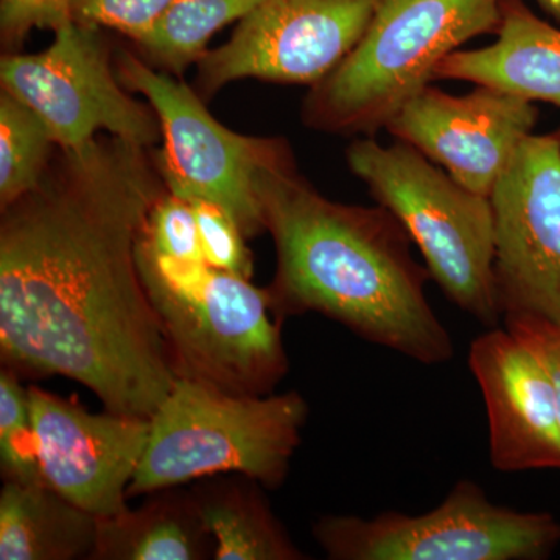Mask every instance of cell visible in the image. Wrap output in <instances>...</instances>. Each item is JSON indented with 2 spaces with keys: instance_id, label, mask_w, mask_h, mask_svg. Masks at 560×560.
<instances>
[{
  "instance_id": "cell-1",
  "label": "cell",
  "mask_w": 560,
  "mask_h": 560,
  "mask_svg": "<svg viewBox=\"0 0 560 560\" xmlns=\"http://www.w3.org/2000/svg\"><path fill=\"white\" fill-rule=\"evenodd\" d=\"M147 150L109 135L60 150L0 220L2 368L60 375L105 410L143 419L178 378L138 264L168 190Z\"/></svg>"
},
{
  "instance_id": "cell-2",
  "label": "cell",
  "mask_w": 560,
  "mask_h": 560,
  "mask_svg": "<svg viewBox=\"0 0 560 560\" xmlns=\"http://www.w3.org/2000/svg\"><path fill=\"white\" fill-rule=\"evenodd\" d=\"M259 198L278 257L267 290L280 319L319 313L419 363L452 359L451 335L427 300L430 272L388 209L329 200L294 158L265 168Z\"/></svg>"
},
{
  "instance_id": "cell-3",
  "label": "cell",
  "mask_w": 560,
  "mask_h": 560,
  "mask_svg": "<svg viewBox=\"0 0 560 560\" xmlns=\"http://www.w3.org/2000/svg\"><path fill=\"white\" fill-rule=\"evenodd\" d=\"M503 0H381L363 39L311 88L302 121L311 130L374 138L434 81L448 55L495 35Z\"/></svg>"
},
{
  "instance_id": "cell-4",
  "label": "cell",
  "mask_w": 560,
  "mask_h": 560,
  "mask_svg": "<svg viewBox=\"0 0 560 560\" xmlns=\"http://www.w3.org/2000/svg\"><path fill=\"white\" fill-rule=\"evenodd\" d=\"M140 276L176 377L232 394H271L289 372L282 319L250 279L138 245Z\"/></svg>"
},
{
  "instance_id": "cell-5",
  "label": "cell",
  "mask_w": 560,
  "mask_h": 560,
  "mask_svg": "<svg viewBox=\"0 0 560 560\" xmlns=\"http://www.w3.org/2000/svg\"><path fill=\"white\" fill-rule=\"evenodd\" d=\"M308 405L298 390L246 396L178 377L154 415L128 497L243 475L264 488L285 481Z\"/></svg>"
},
{
  "instance_id": "cell-6",
  "label": "cell",
  "mask_w": 560,
  "mask_h": 560,
  "mask_svg": "<svg viewBox=\"0 0 560 560\" xmlns=\"http://www.w3.org/2000/svg\"><path fill=\"white\" fill-rule=\"evenodd\" d=\"M346 162L371 197L400 221L431 279L460 311L488 327L501 318L495 223L490 198L460 186L440 165L397 140H353Z\"/></svg>"
},
{
  "instance_id": "cell-7",
  "label": "cell",
  "mask_w": 560,
  "mask_h": 560,
  "mask_svg": "<svg viewBox=\"0 0 560 560\" xmlns=\"http://www.w3.org/2000/svg\"><path fill=\"white\" fill-rule=\"evenodd\" d=\"M117 77L143 95L158 114L162 149L158 168L168 191L189 201H209L226 210L246 238L265 228L259 179L265 168L294 158L285 139L250 138L221 125L197 91L150 68L131 51H120Z\"/></svg>"
},
{
  "instance_id": "cell-8",
  "label": "cell",
  "mask_w": 560,
  "mask_h": 560,
  "mask_svg": "<svg viewBox=\"0 0 560 560\" xmlns=\"http://www.w3.org/2000/svg\"><path fill=\"white\" fill-rule=\"evenodd\" d=\"M313 534L334 560H541L560 545V522L500 506L480 486L459 481L425 514L329 515Z\"/></svg>"
},
{
  "instance_id": "cell-9",
  "label": "cell",
  "mask_w": 560,
  "mask_h": 560,
  "mask_svg": "<svg viewBox=\"0 0 560 560\" xmlns=\"http://www.w3.org/2000/svg\"><path fill=\"white\" fill-rule=\"evenodd\" d=\"M97 28L72 20L46 50L3 55L2 91L38 114L58 150L81 149L103 132L150 149L162 139L158 114L121 84Z\"/></svg>"
},
{
  "instance_id": "cell-10",
  "label": "cell",
  "mask_w": 560,
  "mask_h": 560,
  "mask_svg": "<svg viewBox=\"0 0 560 560\" xmlns=\"http://www.w3.org/2000/svg\"><path fill=\"white\" fill-rule=\"evenodd\" d=\"M381 0H260L228 43L198 61L202 101L256 79L315 86L359 46Z\"/></svg>"
},
{
  "instance_id": "cell-11",
  "label": "cell",
  "mask_w": 560,
  "mask_h": 560,
  "mask_svg": "<svg viewBox=\"0 0 560 560\" xmlns=\"http://www.w3.org/2000/svg\"><path fill=\"white\" fill-rule=\"evenodd\" d=\"M501 315L560 323V139L530 135L490 194Z\"/></svg>"
},
{
  "instance_id": "cell-12",
  "label": "cell",
  "mask_w": 560,
  "mask_h": 560,
  "mask_svg": "<svg viewBox=\"0 0 560 560\" xmlns=\"http://www.w3.org/2000/svg\"><path fill=\"white\" fill-rule=\"evenodd\" d=\"M539 114L536 103L495 88L453 95L429 84L401 106L386 131L460 186L490 197Z\"/></svg>"
},
{
  "instance_id": "cell-13",
  "label": "cell",
  "mask_w": 560,
  "mask_h": 560,
  "mask_svg": "<svg viewBox=\"0 0 560 560\" xmlns=\"http://www.w3.org/2000/svg\"><path fill=\"white\" fill-rule=\"evenodd\" d=\"M28 393L44 482L98 518L127 510L150 419L108 410L95 415L39 386Z\"/></svg>"
},
{
  "instance_id": "cell-14",
  "label": "cell",
  "mask_w": 560,
  "mask_h": 560,
  "mask_svg": "<svg viewBox=\"0 0 560 560\" xmlns=\"http://www.w3.org/2000/svg\"><path fill=\"white\" fill-rule=\"evenodd\" d=\"M469 368L488 411L492 466L560 470L558 399L536 350L508 327H490L471 342Z\"/></svg>"
},
{
  "instance_id": "cell-15",
  "label": "cell",
  "mask_w": 560,
  "mask_h": 560,
  "mask_svg": "<svg viewBox=\"0 0 560 560\" xmlns=\"http://www.w3.org/2000/svg\"><path fill=\"white\" fill-rule=\"evenodd\" d=\"M497 40L456 50L438 66L434 80L466 81L560 108V28L523 0H503Z\"/></svg>"
},
{
  "instance_id": "cell-16",
  "label": "cell",
  "mask_w": 560,
  "mask_h": 560,
  "mask_svg": "<svg viewBox=\"0 0 560 560\" xmlns=\"http://www.w3.org/2000/svg\"><path fill=\"white\" fill-rule=\"evenodd\" d=\"M136 508L98 518L91 560L213 559L212 537L194 492L158 490Z\"/></svg>"
},
{
  "instance_id": "cell-17",
  "label": "cell",
  "mask_w": 560,
  "mask_h": 560,
  "mask_svg": "<svg viewBox=\"0 0 560 560\" xmlns=\"http://www.w3.org/2000/svg\"><path fill=\"white\" fill-rule=\"evenodd\" d=\"M98 517L44 485L3 481L0 560L91 559Z\"/></svg>"
},
{
  "instance_id": "cell-18",
  "label": "cell",
  "mask_w": 560,
  "mask_h": 560,
  "mask_svg": "<svg viewBox=\"0 0 560 560\" xmlns=\"http://www.w3.org/2000/svg\"><path fill=\"white\" fill-rule=\"evenodd\" d=\"M191 489L202 523L213 540L217 560H304L282 523L272 514L259 482L235 478H205Z\"/></svg>"
},
{
  "instance_id": "cell-19",
  "label": "cell",
  "mask_w": 560,
  "mask_h": 560,
  "mask_svg": "<svg viewBox=\"0 0 560 560\" xmlns=\"http://www.w3.org/2000/svg\"><path fill=\"white\" fill-rule=\"evenodd\" d=\"M260 0H173L139 46L151 62L183 75L208 54L209 40L231 22H241Z\"/></svg>"
},
{
  "instance_id": "cell-20",
  "label": "cell",
  "mask_w": 560,
  "mask_h": 560,
  "mask_svg": "<svg viewBox=\"0 0 560 560\" xmlns=\"http://www.w3.org/2000/svg\"><path fill=\"white\" fill-rule=\"evenodd\" d=\"M54 139L32 108L2 91L0 94V209L39 186L51 161Z\"/></svg>"
},
{
  "instance_id": "cell-21",
  "label": "cell",
  "mask_w": 560,
  "mask_h": 560,
  "mask_svg": "<svg viewBox=\"0 0 560 560\" xmlns=\"http://www.w3.org/2000/svg\"><path fill=\"white\" fill-rule=\"evenodd\" d=\"M0 470L3 481L44 482L31 393L22 386L20 375L7 368L0 370Z\"/></svg>"
},
{
  "instance_id": "cell-22",
  "label": "cell",
  "mask_w": 560,
  "mask_h": 560,
  "mask_svg": "<svg viewBox=\"0 0 560 560\" xmlns=\"http://www.w3.org/2000/svg\"><path fill=\"white\" fill-rule=\"evenodd\" d=\"M140 242L158 256L205 261L194 202L168 190L151 209Z\"/></svg>"
},
{
  "instance_id": "cell-23",
  "label": "cell",
  "mask_w": 560,
  "mask_h": 560,
  "mask_svg": "<svg viewBox=\"0 0 560 560\" xmlns=\"http://www.w3.org/2000/svg\"><path fill=\"white\" fill-rule=\"evenodd\" d=\"M191 202L197 213L202 259L206 264L241 278H253V257L241 226L226 210L213 202Z\"/></svg>"
},
{
  "instance_id": "cell-24",
  "label": "cell",
  "mask_w": 560,
  "mask_h": 560,
  "mask_svg": "<svg viewBox=\"0 0 560 560\" xmlns=\"http://www.w3.org/2000/svg\"><path fill=\"white\" fill-rule=\"evenodd\" d=\"M173 0H70L72 20L108 27L140 43L160 22Z\"/></svg>"
},
{
  "instance_id": "cell-25",
  "label": "cell",
  "mask_w": 560,
  "mask_h": 560,
  "mask_svg": "<svg viewBox=\"0 0 560 560\" xmlns=\"http://www.w3.org/2000/svg\"><path fill=\"white\" fill-rule=\"evenodd\" d=\"M72 21L70 0H2L0 27L3 43L20 47L25 36L35 28L57 31Z\"/></svg>"
},
{
  "instance_id": "cell-26",
  "label": "cell",
  "mask_w": 560,
  "mask_h": 560,
  "mask_svg": "<svg viewBox=\"0 0 560 560\" xmlns=\"http://www.w3.org/2000/svg\"><path fill=\"white\" fill-rule=\"evenodd\" d=\"M504 324L512 334L528 342L544 361L552 385L560 416V323L529 315H506Z\"/></svg>"
},
{
  "instance_id": "cell-27",
  "label": "cell",
  "mask_w": 560,
  "mask_h": 560,
  "mask_svg": "<svg viewBox=\"0 0 560 560\" xmlns=\"http://www.w3.org/2000/svg\"><path fill=\"white\" fill-rule=\"evenodd\" d=\"M540 9L560 24V0H537Z\"/></svg>"
},
{
  "instance_id": "cell-28",
  "label": "cell",
  "mask_w": 560,
  "mask_h": 560,
  "mask_svg": "<svg viewBox=\"0 0 560 560\" xmlns=\"http://www.w3.org/2000/svg\"><path fill=\"white\" fill-rule=\"evenodd\" d=\"M555 132H556V136H558V138L560 139V127Z\"/></svg>"
}]
</instances>
